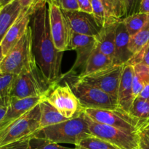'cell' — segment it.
<instances>
[{"label": "cell", "mask_w": 149, "mask_h": 149, "mask_svg": "<svg viewBox=\"0 0 149 149\" xmlns=\"http://www.w3.org/2000/svg\"><path fill=\"white\" fill-rule=\"evenodd\" d=\"M40 111L41 130L52 125H57L68 120L60 113V112L48 101L46 96L43 97L39 103Z\"/></svg>", "instance_id": "44dd1931"}, {"label": "cell", "mask_w": 149, "mask_h": 149, "mask_svg": "<svg viewBox=\"0 0 149 149\" xmlns=\"http://www.w3.org/2000/svg\"><path fill=\"white\" fill-rule=\"evenodd\" d=\"M6 113H7V108H0V127H1Z\"/></svg>", "instance_id": "ab89813d"}, {"label": "cell", "mask_w": 149, "mask_h": 149, "mask_svg": "<svg viewBox=\"0 0 149 149\" xmlns=\"http://www.w3.org/2000/svg\"><path fill=\"white\" fill-rule=\"evenodd\" d=\"M74 149H119L109 143L97 138L93 135H90L81 140Z\"/></svg>", "instance_id": "83f0119b"}, {"label": "cell", "mask_w": 149, "mask_h": 149, "mask_svg": "<svg viewBox=\"0 0 149 149\" xmlns=\"http://www.w3.org/2000/svg\"><path fill=\"white\" fill-rule=\"evenodd\" d=\"M34 10H22L15 22L7 31L1 43L4 56L25 34L28 28L30 26L31 18Z\"/></svg>", "instance_id": "4fadbf2b"}, {"label": "cell", "mask_w": 149, "mask_h": 149, "mask_svg": "<svg viewBox=\"0 0 149 149\" xmlns=\"http://www.w3.org/2000/svg\"><path fill=\"white\" fill-rule=\"evenodd\" d=\"M120 20L106 23L96 36L97 48L102 53L110 58L112 61L114 55L116 29L118 23Z\"/></svg>", "instance_id": "ac0fdd59"}, {"label": "cell", "mask_w": 149, "mask_h": 149, "mask_svg": "<svg viewBox=\"0 0 149 149\" xmlns=\"http://www.w3.org/2000/svg\"><path fill=\"white\" fill-rule=\"evenodd\" d=\"M37 66L33 52V33L31 26L20 40L4 56L0 72L18 75Z\"/></svg>", "instance_id": "3957f363"}, {"label": "cell", "mask_w": 149, "mask_h": 149, "mask_svg": "<svg viewBox=\"0 0 149 149\" xmlns=\"http://www.w3.org/2000/svg\"><path fill=\"white\" fill-rule=\"evenodd\" d=\"M130 39V36L127 31L123 20H121L118 23L116 29L114 55L113 59L114 65H125L128 63L133 57V55L129 49Z\"/></svg>", "instance_id": "2e32d148"}, {"label": "cell", "mask_w": 149, "mask_h": 149, "mask_svg": "<svg viewBox=\"0 0 149 149\" xmlns=\"http://www.w3.org/2000/svg\"><path fill=\"white\" fill-rule=\"evenodd\" d=\"M0 10H1V7H0Z\"/></svg>", "instance_id": "b9f144b4"}, {"label": "cell", "mask_w": 149, "mask_h": 149, "mask_svg": "<svg viewBox=\"0 0 149 149\" xmlns=\"http://www.w3.org/2000/svg\"><path fill=\"white\" fill-rule=\"evenodd\" d=\"M149 84V67L143 64L134 65V77L132 92L134 99L136 98L143 89Z\"/></svg>", "instance_id": "603a6c76"}, {"label": "cell", "mask_w": 149, "mask_h": 149, "mask_svg": "<svg viewBox=\"0 0 149 149\" xmlns=\"http://www.w3.org/2000/svg\"><path fill=\"white\" fill-rule=\"evenodd\" d=\"M69 84V83H68ZM78 98L82 109H118L117 100L94 86L77 78L69 84Z\"/></svg>", "instance_id": "8992f818"}, {"label": "cell", "mask_w": 149, "mask_h": 149, "mask_svg": "<svg viewBox=\"0 0 149 149\" xmlns=\"http://www.w3.org/2000/svg\"><path fill=\"white\" fill-rule=\"evenodd\" d=\"M45 0H19L23 10H34Z\"/></svg>", "instance_id": "e575fe53"}, {"label": "cell", "mask_w": 149, "mask_h": 149, "mask_svg": "<svg viewBox=\"0 0 149 149\" xmlns=\"http://www.w3.org/2000/svg\"><path fill=\"white\" fill-rule=\"evenodd\" d=\"M87 119L91 135L100 138L119 149H140L138 132H127L95 122L87 116Z\"/></svg>", "instance_id": "52a82bcc"}, {"label": "cell", "mask_w": 149, "mask_h": 149, "mask_svg": "<svg viewBox=\"0 0 149 149\" xmlns=\"http://www.w3.org/2000/svg\"><path fill=\"white\" fill-rule=\"evenodd\" d=\"M32 138H29V139L24 140V141H19V142L15 143L0 147V149H30L31 140Z\"/></svg>", "instance_id": "836d02e7"}, {"label": "cell", "mask_w": 149, "mask_h": 149, "mask_svg": "<svg viewBox=\"0 0 149 149\" xmlns=\"http://www.w3.org/2000/svg\"><path fill=\"white\" fill-rule=\"evenodd\" d=\"M137 97L144 100H149V84H147L146 86H145V87L143 89L142 91L141 92L139 95Z\"/></svg>", "instance_id": "74e56055"}, {"label": "cell", "mask_w": 149, "mask_h": 149, "mask_svg": "<svg viewBox=\"0 0 149 149\" xmlns=\"http://www.w3.org/2000/svg\"><path fill=\"white\" fill-rule=\"evenodd\" d=\"M49 12V29L55 46L61 52L69 49L73 34L71 26L63 10L52 0H46Z\"/></svg>", "instance_id": "9c48e42d"}, {"label": "cell", "mask_w": 149, "mask_h": 149, "mask_svg": "<svg viewBox=\"0 0 149 149\" xmlns=\"http://www.w3.org/2000/svg\"><path fill=\"white\" fill-rule=\"evenodd\" d=\"M90 135L87 116L83 111L77 117L43 128L36 133V136L49 142L74 146Z\"/></svg>", "instance_id": "7a4b0ae2"}, {"label": "cell", "mask_w": 149, "mask_h": 149, "mask_svg": "<svg viewBox=\"0 0 149 149\" xmlns=\"http://www.w3.org/2000/svg\"><path fill=\"white\" fill-rule=\"evenodd\" d=\"M42 97H27L21 99L11 97L10 104L7 108V113L0 129L10 122L23 116L29 111L36 107L39 105Z\"/></svg>", "instance_id": "e0dca14e"}, {"label": "cell", "mask_w": 149, "mask_h": 149, "mask_svg": "<svg viewBox=\"0 0 149 149\" xmlns=\"http://www.w3.org/2000/svg\"><path fill=\"white\" fill-rule=\"evenodd\" d=\"M140 149H149V124L138 131Z\"/></svg>", "instance_id": "1f68e13d"}, {"label": "cell", "mask_w": 149, "mask_h": 149, "mask_svg": "<svg viewBox=\"0 0 149 149\" xmlns=\"http://www.w3.org/2000/svg\"><path fill=\"white\" fill-rule=\"evenodd\" d=\"M113 61L102 53L97 47L93 51L91 55L86 62L85 65L83 68V71L78 77H84L86 76L91 75L95 73L107 69L113 66Z\"/></svg>", "instance_id": "ffe728a7"}, {"label": "cell", "mask_w": 149, "mask_h": 149, "mask_svg": "<svg viewBox=\"0 0 149 149\" xmlns=\"http://www.w3.org/2000/svg\"><path fill=\"white\" fill-rule=\"evenodd\" d=\"M79 11L93 14L92 5L90 0H77Z\"/></svg>", "instance_id": "8d00e7d4"}, {"label": "cell", "mask_w": 149, "mask_h": 149, "mask_svg": "<svg viewBox=\"0 0 149 149\" xmlns=\"http://www.w3.org/2000/svg\"><path fill=\"white\" fill-rule=\"evenodd\" d=\"M149 20V14L136 13L122 19L130 36L132 37L144 27Z\"/></svg>", "instance_id": "d4e9b609"}, {"label": "cell", "mask_w": 149, "mask_h": 149, "mask_svg": "<svg viewBox=\"0 0 149 149\" xmlns=\"http://www.w3.org/2000/svg\"><path fill=\"white\" fill-rule=\"evenodd\" d=\"M30 23L36 65L47 82L53 85L57 84L61 77V63L64 52L55 47L52 40L46 0L35 9Z\"/></svg>", "instance_id": "6da1fadb"}, {"label": "cell", "mask_w": 149, "mask_h": 149, "mask_svg": "<svg viewBox=\"0 0 149 149\" xmlns=\"http://www.w3.org/2000/svg\"><path fill=\"white\" fill-rule=\"evenodd\" d=\"M16 75L0 72V108H7L11 100V91Z\"/></svg>", "instance_id": "484cf974"}, {"label": "cell", "mask_w": 149, "mask_h": 149, "mask_svg": "<svg viewBox=\"0 0 149 149\" xmlns=\"http://www.w3.org/2000/svg\"><path fill=\"white\" fill-rule=\"evenodd\" d=\"M52 1L65 11L79 10L77 0H52Z\"/></svg>", "instance_id": "d6a6232c"}, {"label": "cell", "mask_w": 149, "mask_h": 149, "mask_svg": "<svg viewBox=\"0 0 149 149\" xmlns=\"http://www.w3.org/2000/svg\"><path fill=\"white\" fill-rule=\"evenodd\" d=\"M96 47V36L79 34L73 32L69 49H73L77 52V59L71 71H74L79 67H83L84 68L87 59Z\"/></svg>", "instance_id": "5bb4252c"}, {"label": "cell", "mask_w": 149, "mask_h": 149, "mask_svg": "<svg viewBox=\"0 0 149 149\" xmlns=\"http://www.w3.org/2000/svg\"><path fill=\"white\" fill-rule=\"evenodd\" d=\"M63 12L66 17L73 32L87 36H97L101 27L96 23L93 15L79 10H63Z\"/></svg>", "instance_id": "7c38bea8"}, {"label": "cell", "mask_w": 149, "mask_h": 149, "mask_svg": "<svg viewBox=\"0 0 149 149\" xmlns=\"http://www.w3.org/2000/svg\"><path fill=\"white\" fill-rule=\"evenodd\" d=\"M23 8L19 0H14L0 10V41H2L12 25L21 13Z\"/></svg>", "instance_id": "d6986e66"}, {"label": "cell", "mask_w": 149, "mask_h": 149, "mask_svg": "<svg viewBox=\"0 0 149 149\" xmlns=\"http://www.w3.org/2000/svg\"><path fill=\"white\" fill-rule=\"evenodd\" d=\"M13 1H14V0H0V7L1 8V7H4Z\"/></svg>", "instance_id": "60d3db41"}, {"label": "cell", "mask_w": 149, "mask_h": 149, "mask_svg": "<svg viewBox=\"0 0 149 149\" xmlns=\"http://www.w3.org/2000/svg\"><path fill=\"white\" fill-rule=\"evenodd\" d=\"M138 13L149 14V0H141Z\"/></svg>", "instance_id": "f35d334b"}, {"label": "cell", "mask_w": 149, "mask_h": 149, "mask_svg": "<svg viewBox=\"0 0 149 149\" xmlns=\"http://www.w3.org/2000/svg\"><path fill=\"white\" fill-rule=\"evenodd\" d=\"M93 10V15L95 20L96 23L100 26L103 27L106 23V12L104 7L100 0H90Z\"/></svg>", "instance_id": "f546056e"}, {"label": "cell", "mask_w": 149, "mask_h": 149, "mask_svg": "<svg viewBox=\"0 0 149 149\" xmlns=\"http://www.w3.org/2000/svg\"><path fill=\"white\" fill-rule=\"evenodd\" d=\"M30 149H74L68 147L63 146L60 144L49 142L42 138H39L36 135L31 140Z\"/></svg>", "instance_id": "f1b7e54d"}, {"label": "cell", "mask_w": 149, "mask_h": 149, "mask_svg": "<svg viewBox=\"0 0 149 149\" xmlns=\"http://www.w3.org/2000/svg\"><path fill=\"white\" fill-rule=\"evenodd\" d=\"M39 105L0 129V147L32 138L41 130Z\"/></svg>", "instance_id": "277c9868"}, {"label": "cell", "mask_w": 149, "mask_h": 149, "mask_svg": "<svg viewBox=\"0 0 149 149\" xmlns=\"http://www.w3.org/2000/svg\"><path fill=\"white\" fill-rule=\"evenodd\" d=\"M138 63L143 64L149 67V43L140 53L132 57V59L127 64L134 65Z\"/></svg>", "instance_id": "4dcf8cb0"}, {"label": "cell", "mask_w": 149, "mask_h": 149, "mask_svg": "<svg viewBox=\"0 0 149 149\" xmlns=\"http://www.w3.org/2000/svg\"><path fill=\"white\" fill-rule=\"evenodd\" d=\"M149 43V20L144 27L130 37L129 49L133 56L141 52Z\"/></svg>", "instance_id": "4316f807"}, {"label": "cell", "mask_w": 149, "mask_h": 149, "mask_svg": "<svg viewBox=\"0 0 149 149\" xmlns=\"http://www.w3.org/2000/svg\"><path fill=\"white\" fill-rule=\"evenodd\" d=\"M133 77L134 65L131 64L124 65L118 91L117 104L119 109L129 113L135 100L132 92Z\"/></svg>", "instance_id": "9a60e30c"}, {"label": "cell", "mask_w": 149, "mask_h": 149, "mask_svg": "<svg viewBox=\"0 0 149 149\" xmlns=\"http://www.w3.org/2000/svg\"><path fill=\"white\" fill-rule=\"evenodd\" d=\"M106 12V23L122 20L127 16L125 0H100Z\"/></svg>", "instance_id": "7402d4cb"}, {"label": "cell", "mask_w": 149, "mask_h": 149, "mask_svg": "<svg viewBox=\"0 0 149 149\" xmlns=\"http://www.w3.org/2000/svg\"><path fill=\"white\" fill-rule=\"evenodd\" d=\"M141 0H125L127 10V15L139 12Z\"/></svg>", "instance_id": "d590c367"}, {"label": "cell", "mask_w": 149, "mask_h": 149, "mask_svg": "<svg viewBox=\"0 0 149 149\" xmlns=\"http://www.w3.org/2000/svg\"><path fill=\"white\" fill-rule=\"evenodd\" d=\"M130 114L138 121L140 129L148 125L149 124V100H144L138 97L135 98L131 107Z\"/></svg>", "instance_id": "cb8c5ba5"}, {"label": "cell", "mask_w": 149, "mask_h": 149, "mask_svg": "<svg viewBox=\"0 0 149 149\" xmlns=\"http://www.w3.org/2000/svg\"><path fill=\"white\" fill-rule=\"evenodd\" d=\"M48 101L68 119L77 117L82 112V108L68 82L64 85L53 84L46 95Z\"/></svg>", "instance_id": "30bf717a"}, {"label": "cell", "mask_w": 149, "mask_h": 149, "mask_svg": "<svg viewBox=\"0 0 149 149\" xmlns=\"http://www.w3.org/2000/svg\"><path fill=\"white\" fill-rule=\"evenodd\" d=\"M52 87V85L47 82L36 66L30 71L16 75L12 87L11 97L21 99L45 97Z\"/></svg>", "instance_id": "5b68a950"}, {"label": "cell", "mask_w": 149, "mask_h": 149, "mask_svg": "<svg viewBox=\"0 0 149 149\" xmlns=\"http://www.w3.org/2000/svg\"><path fill=\"white\" fill-rule=\"evenodd\" d=\"M123 66L113 65L107 69L84 77H78V79L103 90L117 100Z\"/></svg>", "instance_id": "8fae6325"}, {"label": "cell", "mask_w": 149, "mask_h": 149, "mask_svg": "<svg viewBox=\"0 0 149 149\" xmlns=\"http://www.w3.org/2000/svg\"><path fill=\"white\" fill-rule=\"evenodd\" d=\"M84 114L92 121L102 125H109L130 132H138L140 129L138 121L129 113L121 109H83Z\"/></svg>", "instance_id": "ba28073f"}]
</instances>
